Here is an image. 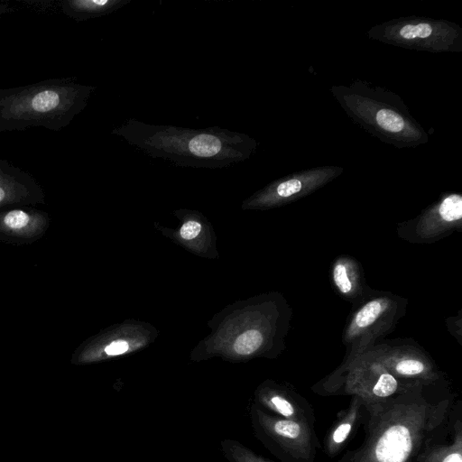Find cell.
I'll use <instances>...</instances> for the list:
<instances>
[{"label":"cell","mask_w":462,"mask_h":462,"mask_svg":"<svg viewBox=\"0 0 462 462\" xmlns=\"http://www.w3.org/2000/svg\"><path fill=\"white\" fill-rule=\"evenodd\" d=\"M112 134L150 157L192 168L230 166L245 160L254 145L247 135L228 129L150 125L133 118L114 128Z\"/></svg>","instance_id":"1"},{"label":"cell","mask_w":462,"mask_h":462,"mask_svg":"<svg viewBox=\"0 0 462 462\" xmlns=\"http://www.w3.org/2000/svg\"><path fill=\"white\" fill-rule=\"evenodd\" d=\"M95 89L72 78L0 88V132L30 127L60 131L85 109Z\"/></svg>","instance_id":"2"},{"label":"cell","mask_w":462,"mask_h":462,"mask_svg":"<svg viewBox=\"0 0 462 462\" xmlns=\"http://www.w3.org/2000/svg\"><path fill=\"white\" fill-rule=\"evenodd\" d=\"M51 217L32 206L0 208V241L14 245H30L42 238Z\"/></svg>","instance_id":"3"},{"label":"cell","mask_w":462,"mask_h":462,"mask_svg":"<svg viewBox=\"0 0 462 462\" xmlns=\"http://www.w3.org/2000/svg\"><path fill=\"white\" fill-rule=\"evenodd\" d=\"M42 185L27 171L0 158V208L43 205Z\"/></svg>","instance_id":"4"},{"label":"cell","mask_w":462,"mask_h":462,"mask_svg":"<svg viewBox=\"0 0 462 462\" xmlns=\"http://www.w3.org/2000/svg\"><path fill=\"white\" fill-rule=\"evenodd\" d=\"M411 450V439L408 429L394 425L380 438L375 456L379 462H405Z\"/></svg>","instance_id":"5"},{"label":"cell","mask_w":462,"mask_h":462,"mask_svg":"<svg viewBox=\"0 0 462 462\" xmlns=\"http://www.w3.org/2000/svg\"><path fill=\"white\" fill-rule=\"evenodd\" d=\"M132 0H63L61 12L76 22L110 14L122 8Z\"/></svg>","instance_id":"6"},{"label":"cell","mask_w":462,"mask_h":462,"mask_svg":"<svg viewBox=\"0 0 462 462\" xmlns=\"http://www.w3.org/2000/svg\"><path fill=\"white\" fill-rule=\"evenodd\" d=\"M221 449L229 462H266L240 444L237 440L226 439L221 441Z\"/></svg>","instance_id":"7"},{"label":"cell","mask_w":462,"mask_h":462,"mask_svg":"<svg viewBox=\"0 0 462 462\" xmlns=\"http://www.w3.org/2000/svg\"><path fill=\"white\" fill-rule=\"evenodd\" d=\"M384 310L383 301L374 300L366 303L356 315L354 324L356 328H364L373 324Z\"/></svg>","instance_id":"8"},{"label":"cell","mask_w":462,"mask_h":462,"mask_svg":"<svg viewBox=\"0 0 462 462\" xmlns=\"http://www.w3.org/2000/svg\"><path fill=\"white\" fill-rule=\"evenodd\" d=\"M263 342V337L258 330L250 329L240 335L234 345L235 351L242 356L249 355L257 350Z\"/></svg>","instance_id":"9"},{"label":"cell","mask_w":462,"mask_h":462,"mask_svg":"<svg viewBox=\"0 0 462 462\" xmlns=\"http://www.w3.org/2000/svg\"><path fill=\"white\" fill-rule=\"evenodd\" d=\"M439 212L446 222H454L462 217V198L453 194L447 197L440 204Z\"/></svg>","instance_id":"10"},{"label":"cell","mask_w":462,"mask_h":462,"mask_svg":"<svg viewBox=\"0 0 462 462\" xmlns=\"http://www.w3.org/2000/svg\"><path fill=\"white\" fill-rule=\"evenodd\" d=\"M378 125L390 132L397 133L404 126V121L401 116L390 109H381L376 114Z\"/></svg>","instance_id":"11"},{"label":"cell","mask_w":462,"mask_h":462,"mask_svg":"<svg viewBox=\"0 0 462 462\" xmlns=\"http://www.w3.org/2000/svg\"><path fill=\"white\" fill-rule=\"evenodd\" d=\"M271 426L274 434L283 438L295 439L300 433V425L291 420H276Z\"/></svg>","instance_id":"12"},{"label":"cell","mask_w":462,"mask_h":462,"mask_svg":"<svg viewBox=\"0 0 462 462\" xmlns=\"http://www.w3.org/2000/svg\"><path fill=\"white\" fill-rule=\"evenodd\" d=\"M397 381L390 374H382L376 384L374 386L373 393L379 397H386L393 394L397 389Z\"/></svg>","instance_id":"13"},{"label":"cell","mask_w":462,"mask_h":462,"mask_svg":"<svg viewBox=\"0 0 462 462\" xmlns=\"http://www.w3.org/2000/svg\"><path fill=\"white\" fill-rule=\"evenodd\" d=\"M333 280L337 289L344 294L352 291V282L347 274V268L342 263H337L333 270Z\"/></svg>","instance_id":"14"},{"label":"cell","mask_w":462,"mask_h":462,"mask_svg":"<svg viewBox=\"0 0 462 462\" xmlns=\"http://www.w3.org/2000/svg\"><path fill=\"white\" fill-rule=\"evenodd\" d=\"M432 32L429 23L407 24L400 30V34L404 39L426 38Z\"/></svg>","instance_id":"15"},{"label":"cell","mask_w":462,"mask_h":462,"mask_svg":"<svg viewBox=\"0 0 462 462\" xmlns=\"http://www.w3.org/2000/svg\"><path fill=\"white\" fill-rule=\"evenodd\" d=\"M395 369L403 375H415L424 370V365L416 359H403L396 364Z\"/></svg>","instance_id":"16"},{"label":"cell","mask_w":462,"mask_h":462,"mask_svg":"<svg viewBox=\"0 0 462 462\" xmlns=\"http://www.w3.org/2000/svg\"><path fill=\"white\" fill-rule=\"evenodd\" d=\"M302 188L299 180H289L280 183L276 188V193L279 197L288 198L298 193Z\"/></svg>","instance_id":"17"},{"label":"cell","mask_w":462,"mask_h":462,"mask_svg":"<svg viewBox=\"0 0 462 462\" xmlns=\"http://www.w3.org/2000/svg\"><path fill=\"white\" fill-rule=\"evenodd\" d=\"M269 405L283 416H291L294 412L291 404L284 398L279 395H273L268 400Z\"/></svg>","instance_id":"18"},{"label":"cell","mask_w":462,"mask_h":462,"mask_svg":"<svg viewBox=\"0 0 462 462\" xmlns=\"http://www.w3.org/2000/svg\"><path fill=\"white\" fill-rule=\"evenodd\" d=\"M200 229L201 226L199 222L189 220L181 226L180 233L182 238L189 240L196 237Z\"/></svg>","instance_id":"19"},{"label":"cell","mask_w":462,"mask_h":462,"mask_svg":"<svg viewBox=\"0 0 462 462\" xmlns=\"http://www.w3.org/2000/svg\"><path fill=\"white\" fill-rule=\"evenodd\" d=\"M128 350V344L124 340H116L111 342L109 345L105 346L104 352L107 356L121 355Z\"/></svg>","instance_id":"20"},{"label":"cell","mask_w":462,"mask_h":462,"mask_svg":"<svg viewBox=\"0 0 462 462\" xmlns=\"http://www.w3.org/2000/svg\"><path fill=\"white\" fill-rule=\"evenodd\" d=\"M350 430H351L350 424L346 423V424L340 425L335 430V432L333 434V439L337 443L344 441L346 439V438L347 437Z\"/></svg>","instance_id":"21"},{"label":"cell","mask_w":462,"mask_h":462,"mask_svg":"<svg viewBox=\"0 0 462 462\" xmlns=\"http://www.w3.org/2000/svg\"><path fill=\"white\" fill-rule=\"evenodd\" d=\"M12 12H14L13 7L9 6L6 4H0V20L3 18V16Z\"/></svg>","instance_id":"22"},{"label":"cell","mask_w":462,"mask_h":462,"mask_svg":"<svg viewBox=\"0 0 462 462\" xmlns=\"http://www.w3.org/2000/svg\"><path fill=\"white\" fill-rule=\"evenodd\" d=\"M443 462H462V458L459 454L453 453L448 456Z\"/></svg>","instance_id":"23"}]
</instances>
